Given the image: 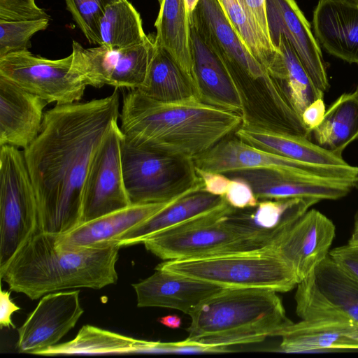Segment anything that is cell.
<instances>
[{"mask_svg":"<svg viewBox=\"0 0 358 358\" xmlns=\"http://www.w3.org/2000/svg\"><path fill=\"white\" fill-rule=\"evenodd\" d=\"M120 96L56 104L23 150L35 191L41 232L61 234L81 223L87 174L98 147L117 121Z\"/></svg>","mask_w":358,"mask_h":358,"instance_id":"6da1fadb","label":"cell"},{"mask_svg":"<svg viewBox=\"0 0 358 358\" xmlns=\"http://www.w3.org/2000/svg\"><path fill=\"white\" fill-rule=\"evenodd\" d=\"M120 129L133 145L194 159L234 134L241 115L196 96L159 101L130 90L124 97Z\"/></svg>","mask_w":358,"mask_h":358,"instance_id":"7a4b0ae2","label":"cell"},{"mask_svg":"<svg viewBox=\"0 0 358 358\" xmlns=\"http://www.w3.org/2000/svg\"><path fill=\"white\" fill-rule=\"evenodd\" d=\"M57 234L41 232L29 238L2 267L0 278L10 291L32 300L76 287L101 289L117 280L118 244L64 248Z\"/></svg>","mask_w":358,"mask_h":358,"instance_id":"3957f363","label":"cell"},{"mask_svg":"<svg viewBox=\"0 0 358 358\" xmlns=\"http://www.w3.org/2000/svg\"><path fill=\"white\" fill-rule=\"evenodd\" d=\"M189 316L187 339L224 347L280 336L293 322L277 292L267 288H224Z\"/></svg>","mask_w":358,"mask_h":358,"instance_id":"277c9868","label":"cell"},{"mask_svg":"<svg viewBox=\"0 0 358 358\" xmlns=\"http://www.w3.org/2000/svg\"><path fill=\"white\" fill-rule=\"evenodd\" d=\"M155 269L224 288H267L286 292L299 282L292 269L271 246L199 258L166 260Z\"/></svg>","mask_w":358,"mask_h":358,"instance_id":"5b68a950","label":"cell"},{"mask_svg":"<svg viewBox=\"0 0 358 358\" xmlns=\"http://www.w3.org/2000/svg\"><path fill=\"white\" fill-rule=\"evenodd\" d=\"M121 159L131 205L168 201L203 188L193 159L133 145L124 136Z\"/></svg>","mask_w":358,"mask_h":358,"instance_id":"8992f818","label":"cell"},{"mask_svg":"<svg viewBox=\"0 0 358 358\" xmlns=\"http://www.w3.org/2000/svg\"><path fill=\"white\" fill-rule=\"evenodd\" d=\"M38 202L24 153L0 146V267L41 233Z\"/></svg>","mask_w":358,"mask_h":358,"instance_id":"52a82bcc","label":"cell"},{"mask_svg":"<svg viewBox=\"0 0 358 358\" xmlns=\"http://www.w3.org/2000/svg\"><path fill=\"white\" fill-rule=\"evenodd\" d=\"M234 208L226 202L204 215L156 233L142 243L166 261L259 249L226 222Z\"/></svg>","mask_w":358,"mask_h":358,"instance_id":"ba28073f","label":"cell"},{"mask_svg":"<svg viewBox=\"0 0 358 358\" xmlns=\"http://www.w3.org/2000/svg\"><path fill=\"white\" fill-rule=\"evenodd\" d=\"M190 21L206 36L242 90L244 84H259L278 112H292L285 92L243 44L217 0H200Z\"/></svg>","mask_w":358,"mask_h":358,"instance_id":"9c48e42d","label":"cell"},{"mask_svg":"<svg viewBox=\"0 0 358 358\" xmlns=\"http://www.w3.org/2000/svg\"><path fill=\"white\" fill-rule=\"evenodd\" d=\"M295 301L301 320L358 322V282L329 255L298 282Z\"/></svg>","mask_w":358,"mask_h":358,"instance_id":"30bf717a","label":"cell"},{"mask_svg":"<svg viewBox=\"0 0 358 358\" xmlns=\"http://www.w3.org/2000/svg\"><path fill=\"white\" fill-rule=\"evenodd\" d=\"M72 52L59 59L35 55L28 50L0 57V76L48 103L79 101L87 85L76 72Z\"/></svg>","mask_w":358,"mask_h":358,"instance_id":"8fae6325","label":"cell"},{"mask_svg":"<svg viewBox=\"0 0 358 358\" xmlns=\"http://www.w3.org/2000/svg\"><path fill=\"white\" fill-rule=\"evenodd\" d=\"M155 48V36L126 48L108 49L102 45L84 48L73 41V68L87 86L138 89L143 83Z\"/></svg>","mask_w":358,"mask_h":358,"instance_id":"7c38bea8","label":"cell"},{"mask_svg":"<svg viewBox=\"0 0 358 358\" xmlns=\"http://www.w3.org/2000/svg\"><path fill=\"white\" fill-rule=\"evenodd\" d=\"M196 168L227 173L248 169H276L333 179H358V167L310 164L275 155L234 138H224L193 159Z\"/></svg>","mask_w":358,"mask_h":358,"instance_id":"4fadbf2b","label":"cell"},{"mask_svg":"<svg viewBox=\"0 0 358 358\" xmlns=\"http://www.w3.org/2000/svg\"><path fill=\"white\" fill-rule=\"evenodd\" d=\"M122 139L116 121L92 159L83 189L80 224L131 205L122 174Z\"/></svg>","mask_w":358,"mask_h":358,"instance_id":"5bb4252c","label":"cell"},{"mask_svg":"<svg viewBox=\"0 0 358 358\" xmlns=\"http://www.w3.org/2000/svg\"><path fill=\"white\" fill-rule=\"evenodd\" d=\"M189 23L196 96L246 118V98L242 88L200 29L193 22Z\"/></svg>","mask_w":358,"mask_h":358,"instance_id":"9a60e30c","label":"cell"},{"mask_svg":"<svg viewBox=\"0 0 358 358\" xmlns=\"http://www.w3.org/2000/svg\"><path fill=\"white\" fill-rule=\"evenodd\" d=\"M224 174L247 182L259 201L304 197L335 200L346 196L353 187H358V179L320 178L276 169H248Z\"/></svg>","mask_w":358,"mask_h":358,"instance_id":"2e32d148","label":"cell"},{"mask_svg":"<svg viewBox=\"0 0 358 358\" xmlns=\"http://www.w3.org/2000/svg\"><path fill=\"white\" fill-rule=\"evenodd\" d=\"M79 294L78 290L59 291L42 296L17 329L19 352L36 355L56 345L73 329L84 313Z\"/></svg>","mask_w":358,"mask_h":358,"instance_id":"e0dca14e","label":"cell"},{"mask_svg":"<svg viewBox=\"0 0 358 358\" xmlns=\"http://www.w3.org/2000/svg\"><path fill=\"white\" fill-rule=\"evenodd\" d=\"M335 234L332 221L312 209L306 211L270 246L292 269L299 282L329 255Z\"/></svg>","mask_w":358,"mask_h":358,"instance_id":"ac0fdd59","label":"cell"},{"mask_svg":"<svg viewBox=\"0 0 358 358\" xmlns=\"http://www.w3.org/2000/svg\"><path fill=\"white\" fill-rule=\"evenodd\" d=\"M266 12L272 44L280 36H284L314 85L324 94L329 83L320 44L295 0H266Z\"/></svg>","mask_w":358,"mask_h":358,"instance_id":"d6986e66","label":"cell"},{"mask_svg":"<svg viewBox=\"0 0 358 358\" xmlns=\"http://www.w3.org/2000/svg\"><path fill=\"white\" fill-rule=\"evenodd\" d=\"M320 201L312 197L260 200L252 208H234L225 220L257 248H262L273 245Z\"/></svg>","mask_w":358,"mask_h":358,"instance_id":"ffe728a7","label":"cell"},{"mask_svg":"<svg viewBox=\"0 0 358 358\" xmlns=\"http://www.w3.org/2000/svg\"><path fill=\"white\" fill-rule=\"evenodd\" d=\"M137 306L178 310L190 315L206 299L224 287L161 269L132 285Z\"/></svg>","mask_w":358,"mask_h":358,"instance_id":"44dd1931","label":"cell"},{"mask_svg":"<svg viewBox=\"0 0 358 358\" xmlns=\"http://www.w3.org/2000/svg\"><path fill=\"white\" fill-rule=\"evenodd\" d=\"M48 103L0 76V146L24 150L38 136Z\"/></svg>","mask_w":358,"mask_h":358,"instance_id":"7402d4cb","label":"cell"},{"mask_svg":"<svg viewBox=\"0 0 358 358\" xmlns=\"http://www.w3.org/2000/svg\"><path fill=\"white\" fill-rule=\"evenodd\" d=\"M185 194L164 202L130 205L82 223L69 231L57 234V245L61 248L76 249L118 244L117 240L123 234Z\"/></svg>","mask_w":358,"mask_h":358,"instance_id":"603a6c76","label":"cell"},{"mask_svg":"<svg viewBox=\"0 0 358 358\" xmlns=\"http://www.w3.org/2000/svg\"><path fill=\"white\" fill-rule=\"evenodd\" d=\"M313 23L315 38L328 53L358 64V0H319Z\"/></svg>","mask_w":358,"mask_h":358,"instance_id":"cb8c5ba5","label":"cell"},{"mask_svg":"<svg viewBox=\"0 0 358 358\" xmlns=\"http://www.w3.org/2000/svg\"><path fill=\"white\" fill-rule=\"evenodd\" d=\"M241 141L267 152L299 162L332 166L348 164L341 155L335 154L308 138L285 131L274 125H266L248 117L235 131Z\"/></svg>","mask_w":358,"mask_h":358,"instance_id":"d4e9b609","label":"cell"},{"mask_svg":"<svg viewBox=\"0 0 358 358\" xmlns=\"http://www.w3.org/2000/svg\"><path fill=\"white\" fill-rule=\"evenodd\" d=\"M275 351L313 353L358 350V322L301 320L287 327Z\"/></svg>","mask_w":358,"mask_h":358,"instance_id":"484cf974","label":"cell"},{"mask_svg":"<svg viewBox=\"0 0 358 358\" xmlns=\"http://www.w3.org/2000/svg\"><path fill=\"white\" fill-rule=\"evenodd\" d=\"M226 202L224 197L213 195L203 188L192 191L123 234L117 242L120 247L143 243L156 233L204 215Z\"/></svg>","mask_w":358,"mask_h":358,"instance_id":"4316f807","label":"cell"},{"mask_svg":"<svg viewBox=\"0 0 358 358\" xmlns=\"http://www.w3.org/2000/svg\"><path fill=\"white\" fill-rule=\"evenodd\" d=\"M137 90L150 99L165 102L196 96L192 78L165 48L156 43L145 78Z\"/></svg>","mask_w":358,"mask_h":358,"instance_id":"83f0119b","label":"cell"},{"mask_svg":"<svg viewBox=\"0 0 358 358\" xmlns=\"http://www.w3.org/2000/svg\"><path fill=\"white\" fill-rule=\"evenodd\" d=\"M278 52L268 69L301 115L304 109L319 98H324L313 83L294 48L288 41L280 36L273 44Z\"/></svg>","mask_w":358,"mask_h":358,"instance_id":"f1b7e54d","label":"cell"},{"mask_svg":"<svg viewBox=\"0 0 358 358\" xmlns=\"http://www.w3.org/2000/svg\"><path fill=\"white\" fill-rule=\"evenodd\" d=\"M155 27L156 45L165 48L192 78L196 92L189 45V23L184 0H163Z\"/></svg>","mask_w":358,"mask_h":358,"instance_id":"f546056e","label":"cell"},{"mask_svg":"<svg viewBox=\"0 0 358 358\" xmlns=\"http://www.w3.org/2000/svg\"><path fill=\"white\" fill-rule=\"evenodd\" d=\"M312 133L317 145L341 155L358 138V99L353 92L341 95Z\"/></svg>","mask_w":358,"mask_h":358,"instance_id":"4dcf8cb0","label":"cell"},{"mask_svg":"<svg viewBox=\"0 0 358 358\" xmlns=\"http://www.w3.org/2000/svg\"><path fill=\"white\" fill-rule=\"evenodd\" d=\"M136 341V338L87 324L82 327L73 340L56 344L38 352L36 355L56 356L135 354Z\"/></svg>","mask_w":358,"mask_h":358,"instance_id":"1f68e13d","label":"cell"},{"mask_svg":"<svg viewBox=\"0 0 358 358\" xmlns=\"http://www.w3.org/2000/svg\"><path fill=\"white\" fill-rule=\"evenodd\" d=\"M100 45L108 49L129 48L148 38L139 13L128 0L109 5L99 21Z\"/></svg>","mask_w":358,"mask_h":358,"instance_id":"d6a6232c","label":"cell"},{"mask_svg":"<svg viewBox=\"0 0 358 358\" xmlns=\"http://www.w3.org/2000/svg\"><path fill=\"white\" fill-rule=\"evenodd\" d=\"M217 1L243 44L268 71L278 50L248 13L241 0Z\"/></svg>","mask_w":358,"mask_h":358,"instance_id":"836d02e7","label":"cell"},{"mask_svg":"<svg viewBox=\"0 0 358 358\" xmlns=\"http://www.w3.org/2000/svg\"><path fill=\"white\" fill-rule=\"evenodd\" d=\"M48 25L49 19L0 20V57L28 50L31 38L38 31L45 30Z\"/></svg>","mask_w":358,"mask_h":358,"instance_id":"e575fe53","label":"cell"},{"mask_svg":"<svg viewBox=\"0 0 358 358\" xmlns=\"http://www.w3.org/2000/svg\"><path fill=\"white\" fill-rule=\"evenodd\" d=\"M66 9L87 40L100 45L99 24L106 8L120 0H64Z\"/></svg>","mask_w":358,"mask_h":358,"instance_id":"d590c367","label":"cell"},{"mask_svg":"<svg viewBox=\"0 0 358 358\" xmlns=\"http://www.w3.org/2000/svg\"><path fill=\"white\" fill-rule=\"evenodd\" d=\"M39 19L50 20V16L37 6L36 0H0L1 21Z\"/></svg>","mask_w":358,"mask_h":358,"instance_id":"8d00e7d4","label":"cell"},{"mask_svg":"<svg viewBox=\"0 0 358 358\" xmlns=\"http://www.w3.org/2000/svg\"><path fill=\"white\" fill-rule=\"evenodd\" d=\"M224 198L236 209L252 208L259 201L250 185L245 180L237 178H231Z\"/></svg>","mask_w":358,"mask_h":358,"instance_id":"74e56055","label":"cell"},{"mask_svg":"<svg viewBox=\"0 0 358 358\" xmlns=\"http://www.w3.org/2000/svg\"><path fill=\"white\" fill-rule=\"evenodd\" d=\"M329 255L358 282V244L348 243L331 250Z\"/></svg>","mask_w":358,"mask_h":358,"instance_id":"f35d334b","label":"cell"},{"mask_svg":"<svg viewBox=\"0 0 358 358\" xmlns=\"http://www.w3.org/2000/svg\"><path fill=\"white\" fill-rule=\"evenodd\" d=\"M196 171L203 182V190L213 195L224 197L231 182L230 178L224 173L206 171L197 168Z\"/></svg>","mask_w":358,"mask_h":358,"instance_id":"ab89813d","label":"cell"},{"mask_svg":"<svg viewBox=\"0 0 358 358\" xmlns=\"http://www.w3.org/2000/svg\"><path fill=\"white\" fill-rule=\"evenodd\" d=\"M241 1L248 13L250 15L255 23L266 38L271 41L267 20L266 0Z\"/></svg>","mask_w":358,"mask_h":358,"instance_id":"60d3db41","label":"cell"},{"mask_svg":"<svg viewBox=\"0 0 358 358\" xmlns=\"http://www.w3.org/2000/svg\"><path fill=\"white\" fill-rule=\"evenodd\" d=\"M326 113L324 98H319L308 105L301 115L306 128L311 131L323 120Z\"/></svg>","mask_w":358,"mask_h":358,"instance_id":"b9f144b4","label":"cell"},{"mask_svg":"<svg viewBox=\"0 0 358 358\" xmlns=\"http://www.w3.org/2000/svg\"><path fill=\"white\" fill-rule=\"evenodd\" d=\"M10 292L1 289L0 292V326L3 327L15 328L12 322V315L20 308L17 306L10 297Z\"/></svg>","mask_w":358,"mask_h":358,"instance_id":"7bdbcfd3","label":"cell"},{"mask_svg":"<svg viewBox=\"0 0 358 358\" xmlns=\"http://www.w3.org/2000/svg\"><path fill=\"white\" fill-rule=\"evenodd\" d=\"M159 322L162 324L171 329H178L181 326L182 320L177 315H169L159 317Z\"/></svg>","mask_w":358,"mask_h":358,"instance_id":"ee69618b","label":"cell"},{"mask_svg":"<svg viewBox=\"0 0 358 358\" xmlns=\"http://www.w3.org/2000/svg\"><path fill=\"white\" fill-rule=\"evenodd\" d=\"M200 0H184L188 20L189 21L193 15Z\"/></svg>","mask_w":358,"mask_h":358,"instance_id":"f6af8a7d","label":"cell"},{"mask_svg":"<svg viewBox=\"0 0 358 358\" xmlns=\"http://www.w3.org/2000/svg\"><path fill=\"white\" fill-rule=\"evenodd\" d=\"M348 243L352 245L358 244V210L355 215L353 231Z\"/></svg>","mask_w":358,"mask_h":358,"instance_id":"bcb514c9","label":"cell"},{"mask_svg":"<svg viewBox=\"0 0 358 358\" xmlns=\"http://www.w3.org/2000/svg\"><path fill=\"white\" fill-rule=\"evenodd\" d=\"M353 94L358 99V85H357L356 90H355V92H353Z\"/></svg>","mask_w":358,"mask_h":358,"instance_id":"7dc6e473","label":"cell"},{"mask_svg":"<svg viewBox=\"0 0 358 358\" xmlns=\"http://www.w3.org/2000/svg\"><path fill=\"white\" fill-rule=\"evenodd\" d=\"M157 1H158V2H159V5H160V4L162 3V2L163 1V0H157Z\"/></svg>","mask_w":358,"mask_h":358,"instance_id":"c3c4849f","label":"cell"},{"mask_svg":"<svg viewBox=\"0 0 358 358\" xmlns=\"http://www.w3.org/2000/svg\"></svg>","mask_w":358,"mask_h":358,"instance_id":"681fc988","label":"cell"}]
</instances>
